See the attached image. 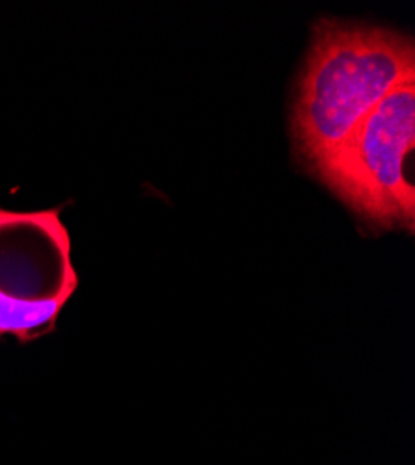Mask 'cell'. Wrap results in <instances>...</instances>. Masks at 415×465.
Returning <instances> with one entry per match:
<instances>
[{
  "label": "cell",
  "mask_w": 415,
  "mask_h": 465,
  "mask_svg": "<svg viewBox=\"0 0 415 465\" xmlns=\"http://www.w3.org/2000/svg\"><path fill=\"white\" fill-rule=\"evenodd\" d=\"M415 81L413 40L390 28L321 19L292 106L294 153L321 175L402 84Z\"/></svg>",
  "instance_id": "6da1fadb"
},
{
  "label": "cell",
  "mask_w": 415,
  "mask_h": 465,
  "mask_svg": "<svg viewBox=\"0 0 415 465\" xmlns=\"http://www.w3.org/2000/svg\"><path fill=\"white\" fill-rule=\"evenodd\" d=\"M415 81L376 108L319 179L374 229L415 225Z\"/></svg>",
  "instance_id": "3957f363"
},
{
  "label": "cell",
  "mask_w": 415,
  "mask_h": 465,
  "mask_svg": "<svg viewBox=\"0 0 415 465\" xmlns=\"http://www.w3.org/2000/svg\"><path fill=\"white\" fill-rule=\"evenodd\" d=\"M65 205L0 209V339L12 335L26 344L53 333L79 289L71 237L60 216Z\"/></svg>",
  "instance_id": "7a4b0ae2"
}]
</instances>
